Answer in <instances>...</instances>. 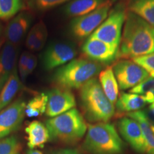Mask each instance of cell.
<instances>
[{"label":"cell","mask_w":154,"mask_h":154,"mask_svg":"<svg viewBox=\"0 0 154 154\" xmlns=\"http://www.w3.org/2000/svg\"><path fill=\"white\" fill-rule=\"evenodd\" d=\"M112 68L121 90L131 89L149 76L145 69L131 59H118Z\"/></svg>","instance_id":"cell-8"},{"label":"cell","mask_w":154,"mask_h":154,"mask_svg":"<svg viewBox=\"0 0 154 154\" xmlns=\"http://www.w3.org/2000/svg\"><path fill=\"white\" fill-rule=\"evenodd\" d=\"M84 56L103 66H109L118 59L119 47L89 36L82 47Z\"/></svg>","instance_id":"cell-10"},{"label":"cell","mask_w":154,"mask_h":154,"mask_svg":"<svg viewBox=\"0 0 154 154\" xmlns=\"http://www.w3.org/2000/svg\"><path fill=\"white\" fill-rule=\"evenodd\" d=\"M1 32H2V26H1V24H0V34H1Z\"/></svg>","instance_id":"cell-37"},{"label":"cell","mask_w":154,"mask_h":154,"mask_svg":"<svg viewBox=\"0 0 154 154\" xmlns=\"http://www.w3.org/2000/svg\"><path fill=\"white\" fill-rule=\"evenodd\" d=\"M142 111L149 120L150 124L154 126V102L149 104V106Z\"/></svg>","instance_id":"cell-33"},{"label":"cell","mask_w":154,"mask_h":154,"mask_svg":"<svg viewBox=\"0 0 154 154\" xmlns=\"http://www.w3.org/2000/svg\"><path fill=\"white\" fill-rule=\"evenodd\" d=\"M126 13V9L122 4L115 6L110 11L106 19L90 36L113 47H119Z\"/></svg>","instance_id":"cell-6"},{"label":"cell","mask_w":154,"mask_h":154,"mask_svg":"<svg viewBox=\"0 0 154 154\" xmlns=\"http://www.w3.org/2000/svg\"><path fill=\"white\" fill-rule=\"evenodd\" d=\"M154 52V27L127 11L117 59H134Z\"/></svg>","instance_id":"cell-1"},{"label":"cell","mask_w":154,"mask_h":154,"mask_svg":"<svg viewBox=\"0 0 154 154\" xmlns=\"http://www.w3.org/2000/svg\"><path fill=\"white\" fill-rule=\"evenodd\" d=\"M22 82L19 78L17 69L0 91V111L11 104V102L14 99L18 91L22 88Z\"/></svg>","instance_id":"cell-20"},{"label":"cell","mask_w":154,"mask_h":154,"mask_svg":"<svg viewBox=\"0 0 154 154\" xmlns=\"http://www.w3.org/2000/svg\"><path fill=\"white\" fill-rule=\"evenodd\" d=\"M125 116L136 120L140 125L146 140V154H154V133L152 130L151 124L146 118L143 111H135V112L127 113Z\"/></svg>","instance_id":"cell-22"},{"label":"cell","mask_w":154,"mask_h":154,"mask_svg":"<svg viewBox=\"0 0 154 154\" xmlns=\"http://www.w3.org/2000/svg\"><path fill=\"white\" fill-rule=\"evenodd\" d=\"M26 103L17 100L0 111V140L7 138L20 127L25 116Z\"/></svg>","instance_id":"cell-11"},{"label":"cell","mask_w":154,"mask_h":154,"mask_svg":"<svg viewBox=\"0 0 154 154\" xmlns=\"http://www.w3.org/2000/svg\"><path fill=\"white\" fill-rule=\"evenodd\" d=\"M26 154H42L41 151H38V150H35V149H31L27 152Z\"/></svg>","instance_id":"cell-35"},{"label":"cell","mask_w":154,"mask_h":154,"mask_svg":"<svg viewBox=\"0 0 154 154\" xmlns=\"http://www.w3.org/2000/svg\"><path fill=\"white\" fill-rule=\"evenodd\" d=\"M47 94L48 101L46 114L51 118L62 114L76 106L75 96L69 89L57 86L50 90Z\"/></svg>","instance_id":"cell-12"},{"label":"cell","mask_w":154,"mask_h":154,"mask_svg":"<svg viewBox=\"0 0 154 154\" xmlns=\"http://www.w3.org/2000/svg\"><path fill=\"white\" fill-rule=\"evenodd\" d=\"M21 145L15 136L0 140V154H20Z\"/></svg>","instance_id":"cell-26"},{"label":"cell","mask_w":154,"mask_h":154,"mask_svg":"<svg viewBox=\"0 0 154 154\" xmlns=\"http://www.w3.org/2000/svg\"><path fill=\"white\" fill-rule=\"evenodd\" d=\"M18 48L7 42L0 51V91L17 69Z\"/></svg>","instance_id":"cell-14"},{"label":"cell","mask_w":154,"mask_h":154,"mask_svg":"<svg viewBox=\"0 0 154 154\" xmlns=\"http://www.w3.org/2000/svg\"><path fill=\"white\" fill-rule=\"evenodd\" d=\"M39 22L36 23L34 26L31 29V30L29 32V33L26 36V46L30 51H32L34 44L35 43L36 36H37L38 30H39Z\"/></svg>","instance_id":"cell-31"},{"label":"cell","mask_w":154,"mask_h":154,"mask_svg":"<svg viewBox=\"0 0 154 154\" xmlns=\"http://www.w3.org/2000/svg\"><path fill=\"white\" fill-rule=\"evenodd\" d=\"M128 11L136 14L154 27V0H129Z\"/></svg>","instance_id":"cell-21"},{"label":"cell","mask_w":154,"mask_h":154,"mask_svg":"<svg viewBox=\"0 0 154 154\" xmlns=\"http://www.w3.org/2000/svg\"><path fill=\"white\" fill-rule=\"evenodd\" d=\"M23 7L22 0H0V19H9Z\"/></svg>","instance_id":"cell-25"},{"label":"cell","mask_w":154,"mask_h":154,"mask_svg":"<svg viewBox=\"0 0 154 154\" xmlns=\"http://www.w3.org/2000/svg\"><path fill=\"white\" fill-rule=\"evenodd\" d=\"M108 0H71L63 7V12L69 17H79L87 14L101 7Z\"/></svg>","instance_id":"cell-18"},{"label":"cell","mask_w":154,"mask_h":154,"mask_svg":"<svg viewBox=\"0 0 154 154\" xmlns=\"http://www.w3.org/2000/svg\"><path fill=\"white\" fill-rule=\"evenodd\" d=\"M130 93L136 94L143 96L149 104L154 102V78L147 77L139 84L130 89Z\"/></svg>","instance_id":"cell-24"},{"label":"cell","mask_w":154,"mask_h":154,"mask_svg":"<svg viewBox=\"0 0 154 154\" xmlns=\"http://www.w3.org/2000/svg\"><path fill=\"white\" fill-rule=\"evenodd\" d=\"M46 126L50 139L66 144H74L80 140L88 128L83 115L75 108L48 119Z\"/></svg>","instance_id":"cell-4"},{"label":"cell","mask_w":154,"mask_h":154,"mask_svg":"<svg viewBox=\"0 0 154 154\" xmlns=\"http://www.w3.org/2000/svg\"><path fill=\"white\" fill-rule=\"evenodd\" d=\"M36 65H37V58H36V56L34 55L33 54L29 53L27 61V66H26V71H25V80L26 79V78H27L29 75H31L33 73L34 70L36 69Z\"/></svg>","instance_id":"cell-32"},{"label":"cell","mask_w":154,"mask_h":154,"mask_svg":"<svg viewBox=\"0 0 154 154\" xmlns=\"http://www.w3.org/2000/svg\"><path fill=\"white\" fill-rule=\"evenodd\" d=\"M2 43H3V41L2 39H0V48H1V46L2 45Z\"/></svg>","instance_id":"cell-36"},{"label":"cell","mask_w":154,"mask_h":154,"mask_svg":"<svg viewBox=\"0 0 154 154\" xmlns=\"http://www.w3.org/2000/svg\"><path fill=\"white\" fill-rule=\"evenodd\" d=\"M29 52L28 51H24L20 56V58L19 59V63H18V74L20 78L21 81L22 82H25V78H24V74H25V71H26V66H27V61H28V57Z\"/></svg>","instance_id":"cell-30"},{"label":"cell","mask_w":154,"mask_h":154,"mask_svg":"<svg viewBox=\"0 0 154 154\" xmlns=\"http://www.w3.org/2000/svg\"><path fill=\"white\" fill-rule=\"evenodd\" d=\"M132 60L145 69L149 76L154 78V52L135 58Z\"/></svg>","instance_id":"cell-27"},{"label":"cell","mask_w":154,"mask_h":154,"mask_svg":"<svg viewBox=\"0 0 154 154\" xmlns=\"http://www.w3.org/2000/svg\"><path fill=\"white\" fill-rule=\"evenodd\" d=\"M109 1H111V2H116V1H117V0H109Z\"/></svg>","instance_id":"cell-38"},{"label":"cell","mask_w":154,"mask_h":154,"mask_svg":"<svg viewBox=\"0 0 154 154\" xmlns=\"http://www.w3.org/2000/svg\"><path fill=\"white\" fill-rule=\"evenodd\" d=\"M119 133L135 151L146 154V144L140 125L130 117L122 116L117 124Z\"/></svg>","instance_id":"cell-13"},{"label":"cell","mask_w":154,"mask_h":154,"mask_svg":"<svg viewBox=\"0 0 154 154\" xmlns=\"http://www.w3.org/2000/svg\"><path fill=\"white\" fill-rule=\"evenodd\" d=\"M49 154H81L80 152L75 149H61L51 151Z\"/></svg>","instance_id":"cell-34"},{"label":"cell","mask_w":154,"mask_h":154,"mask_svg":"<svg viewBox=\"0 0 154 154\" xmlns=\"http://www.w3.org/2000/svg\"><path fill=\"white\" fill-rule=\"evenodd\" d=\"M32 22V16L26 12L19 13L14 17L6 29L5 35L7 42L17 46L27 33Z\"/></svg>","instance_id":"cell-15"},{"label":"cell","mask_w":154,"mask_h":154,"mask_svg":"<svg viewBox=\"0 0 154 154\" xmlns=\"http://www.w3.org/2000/svg\"><path fill=\"white\" fill-rule=\"evenodd\" d=\"M99 82L108 99L115 106L119 95V87L112 67L108 66L99 73Z\"/></svg>","instance_id":"cell-19"},{"label":"cell","mask_w":154,"mask_h":154,"mask_svg":"<svg viewBox=\"0 0 154 154\" xmlns=\"http://www.w3.org/2000/svg\"><path fill=\"white\" fill-rule=\"evenodd\" d=\"M77 50L72 44L56 42L50 44L42 54V64L46 70H53L74 59Z\"/></svg>","instance_id":"cell-9"},{"label":"cell","mask_w":154,"mask_h":154,"mask_svg":"<svg viewBox=\"0 0 154 154\" xmlns=\"http://www.w3.org/2000/svg\"><path fill=\"white\" fill-rule=\"evenodd\" d=\"M83 147L91 154H121L124 151L118 131L108 122L88 125Z\"/></svg>","instance_id":"cell-5"},{"label":"cell","mask_w":154,"mask_h":154,"mask_svg":"<svg viewBox=\"0 0 154 154\" xmlns=\"http://www.w3.org/2000/svg\"><path fill=\"white\" fill-rule=\"evenodd\" d=\"M111 2L108 0L91 12L74 18L70 24L72 34L79 39L89 37L106 19L111 11Z\"/></svg>","instance_id":"cell-7"},{"label":"cell","mask_w":154,"mask_h":154,"mask_svg":"<svg viewBox=\"0 0 154 154\" xmlns=\"http://www.w3.org/2000/svg\"><path fill=\"white\" fill-rule=\"evenodd\" d=\"M27 134V146L30 149L43 147L50 139L49 131L46 125L38 121H33L25 128Z\"/></svg>","instance_id":"cell-17"},{"label":"cell","mask_w":154,"mask_h":154,"mask_svg":"<svg viewBox=\"0 0 154 154\" xmlns=\"http://www.w3.org/2000/svg\"><path fill=\"white\" fill-rule=\"evenodd\" d=\"M71 0H29V5L37 10L44 11Z\"/></svg>","instance_id":"cell-28"},{"label":"cell","mask_w":154,"mask_h":154,"mask_svg":"<svg viewBox=\"0 0 154 154\" xmlns=\"http://www.w3.org/2000/svg\"><path fill=\"white\" fill-rule=\"evenodd\" d=\"M39 30L36 36L35 43L34 44L32 51H38L43 49L45 46L48 37V31L46 24L43 22H39Z\"/></svg>","instance_id":"cell-29"},{"label":"cell","mask_w":154,"mask_h":154,"mask_svg":"<svg viewBox=\"0 0 154 154\" xmlns=\"http://www.w3.org/2000/svg\"><path fill=\"white\" fill-rule=\"evenodd\" d=\"M147 104L143 96L133 93L121 92L115 106L119 116L140 111Z\"/></svg>","instance_id":"cell-16"},{"label":"cell","mask_w":154,"mask_h":154,"mask_svg":"<svg viewBox=\"0 0 154 154\" xmlns=\"http://www.w3.org/2000/svg\"><path fill=\"white\" fill-rule=\"evenodd\" d=\"M48 101L47 94L40 93L34 96L26 104L25 116L29 118H34L46 113Z\"/></svg>","instance_id":"cell-23"},{"label":"cell","mask_w":154,"mask_h":154,"mask_svg":"<svg viewBox=\"0 0 154 154\" xmlns=\"http://www.w3.org/2000/svg\"><path fill=\"white\" fill-rule=\"evenodd\" d=\"M79 99L84 116L90 122H108L115 114L114 105L108 99L97 79L89 80L80 88Z\"/></svg>","instance_id":"cell-2"},{"label":"cell","mask_w":154,"mask_h":154,"mask_svg":"<svg viewBox=\"0 0 154 154\" xmlns=\"http://www.w3.org/2000/svg\"><path fill=\"white\" fill-rule=\"evenodd\" d=\"M103 67L101 63L86 57L77 58L58 68L52 79L58 87L79 89L99 74Z\"/></svg>","instance_id":"cell-3"}]
</instances>
